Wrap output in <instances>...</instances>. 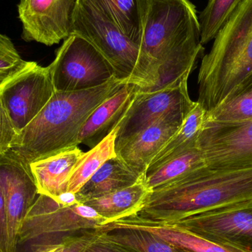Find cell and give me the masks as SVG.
I'll list each match as a JSON object with an SVG mask.
<instances>
[{"label":"cell","mask_w":252,"mask_h":252,"mask_svg":"<svg viewBox=\"0 0 252 252\" xmlns=\"http://www.w3.org/2000/svg\"><path fill=\"white\" fill-rule=\"evenodd\" d=\"M118 130V126L102 142L81 156L71 173L68 192L75 194L79 192L105 162L117 157L115 141Z\"/></svg>","instance_id":"obj_23"},{"label":"cell","mask_w":252,"mask_h":252,"mask_svg":"<svg viewBox=\"0 0 252 252\" xmlns=\"http://www.w3.org/2000/svg\"><path fill=\"white\" fill-rule=\"evenodd\" d=\"M73 33L88 40L110 63L115 78L135 86L139 47L87 0H80Z\"/></svg>","instance_id":"obj_6"},{"label":"cell","mask_w":252,"mask_h":252,"mask_svg":"<svg viewBox=\"0 0 252 252\" xmlns=\"http://www.w3.org/2000/svg\"><path fill=\"white\" fill-rule=\"evenodd\" d=\"M244 0H209L198 16L203 45L216 38L222 27Z\"/></svg>","instance_id":"obj_26"},{"label":"cell","mask_w":252,"mask_h":252,"mask_svg":"<svg viewBox=\"0 0 252 252\" xmlns=\"http://www.w3.org/2000/svg\"><path fill=\"white\" fill-rule=\"evenodd\" d=\"M252 119V73L213 111L207 112L206 121L240 122Z\"/></svg>","instance_id":"obj_24"},{"label":"cell","mask_w":252,"mask_h":252,"mask_svg":"<svg viewBox=\"0 0 252 252\" xmlns=\"http://www.w3.org/2000/svg\"><path fill=\"white\" fill-rule=\"evenodd\" d=\"M166 224L217 244L252 252V199L201 212Z\"/></svg>","instance_id":"obj_8"},{"label":"cell","mask_w":252,"mask_h":252,"mask_svg":"<svg viewBox=\"0 0 252 252\" xmlns=\"http://www.w3.org/2000/svg\"><path fill=\"white\" fill-rule=\"evenodd\" d=\"M98 231L108 239L129 247L136 252H187L149 232L139 229L126 228Z\"/></svg>","instance_id":"obj_25"},{"label":"cell","mask_w":252,"mask_h":252,"mask_svg":"<svg viewBox=\"0 0 252 252\" xmlns=\"http://www.w3.org/2000/svg\"><path fill=\"white\" fill-rule=\"evenodd\" d=\"M191 109L171 112L157 120L117 151V156L137 174L145 176L154 157L177 131Z\"/></svg>","instance_id":"obj_14"},{"label":"cell","mask_w":252,"mask_h":252,"mask_svg":"<svg viewBox=\"0 0 252 252\" xmlns=\"http://www.w3.org/2000/svg\"><path fill=\"white\" fill-rule=\"evenodd\" d=\"M252 199V167H209L151 191L135 216L157 223H171L196 213Z\"/></svg>","instance_id":"obj_3"},{"label":"cell","mask_w":252,"mask_h":252,"mask_svg":"<svg viewBox=\"0 0 252 252\" xmlns=\"http://www.w3.org/2000/svg\"><path fill=\"white\" fill-rule=\"evenodd\" d=\"M151 192L143 179L131 186L90 198L82 204L94 209L107 224L137 214Z\"/></svg>","instance_id":"obj_18"},{"label":"cell","mask_w":252,"mask_h":252,"mask_svg":"<svg viewBox=\"0 0 252 252\" xmlns=\"http://www.w3.org/2000/svg\"><path fill=\"white\" fill-rule=\"evenodd\" d=\"M189 75L165 88L142 92L136 89L134 98L118 125L115 147L116 152L144 128L164 115L181 110H189L192 101L188 93Z\"/></svg>","instance_id":"obj_10"},{"label":"cell","mask_w":252,"mask_h":252,"mask_svg":"<svg viewBox=\"0 0 252 252\" xmlns=\"http://www.w3.org/2000/svg\"><path fill=\"white\" fill-rule=\"evenodd\" d=\"M101 12L126 36L139 45L145 0H87Z\"/></svg>","instance_id":"obj_20"},{"label":"cell","mask_w":252,"mask_h":252,"mask_svg":"<svg viewBox=\"0 0 252 252\" xmlns=\"http://www.w3.org/2000/svg\"><path fill=\"white\" fill-rule=\"evenodd\" d=\"M145 176H140L117 157L110 158L90 178L76 193L78 202L82 204L90 198H96L131 186Z\"/></svg>","instance_id":"obj_19"},{"label":"cell","mask_w":252,"mask_h":252,"mask_svg":"<svg viewBox=\"0 0 252 252\" xmlns=\"http://www.w3.org/2000/svg\"><path fill=\"white\" fill-rule=\"evenodd\" d=\"M83 154L84 152L78 146L31 163L38 194L57 201L61 195L68 192L71 173Z\"/></svg>","instance_id":"obj_17"},{"label":"cell","mask_w":252,"mask_h":252,"mask_svg":"<svg viewBox=\"0 0 252 252\" xmlns=\"http://www.w3.org/2000/svg\"><path fill=\"white\" fill-rule=\"evenodd\" d=\"M203 46L190 0H145L136 88L155 91L189 76Z\"/></svg>","instance_id":"obj_1"},{"label":"cell","mask_w":252,"mask_h":252,"mask_svg":"<svg viewBox=\"0 0 252 252\" xmlns=\"http://www.w3.org/2000/svg\"><path fill=\"white\" fill-rule=\"evenodd\" d=\"M0 186L5 201L8 252H17L21 226L38 191L29 163L11 149L0 154Z\"/></svg>","instance_id":"obj_12"},{"label":"cell","mask_w":252,"mask_h":252,"mask_svg":"<svg viewBox=\"0 0 252 252\" xmlns=\"http://www.w3.org/2000/svg\"><path fill=\"white\" fill-rule=\"evenodd\" d=\"M105 224L106 220L86 204L65 205L38 194L21 226L17 252L59 245L68 238L97 230Z\"/></svg>","instance_id":"obj_5"},{"label":"cell","mask_w":252,"mask_h":252,"mask_svg":"<svg viewBox=\"0 0 252 252\" xmlns=\"http://www.w3.org/2000/svg\"><path fill=\"white\" fill-rule=\"evenodd\" d=\"M124 84L113 78L90 90L55 91L44 109L18 133L11 150L31 164L78 147L87 118Z\"/></svg>","instance_id":"obj_2"},{"label":"cell","mask_w":252,"mask_h":252,"mask_svg":"<svg viewBox=\"0 0 252 252\" xmlns=\"http://www.w3.org/2000/svg\"><path fill=\"white\" fill-rule=\"evenodd\" d=\"M17 134L0 97V154L11 149Z\"/></svg>","instance_id":"obj_28"},{"label":"cell","mask_w":252,"mask_h":252,"mask_svg":"<svg viewBox=\"0 0 252 252\" xmlns=\"http://www.w3.org/2000/svg\"><path fill=\"white\" fill-rule=\"evenodd\" d=\"M55 91L49 66L33 62L3 85L0 97L18 133L44 109Z\"/></svg>","instance_id":"obj_11"},{"label":"cell","mask_w":252,"mask_h":252,"mask_svg":"<svg viewBox=\"0 0 252 252\" xmlns=\"http://www.w3.org/2000/svg\"><path fill=\"white\" fill-rule=\"evenodd\" d=\"M205 159L195 147L176 156L161 166L147 173L145 182L151 191L182 180L207 168Z\"/></svg>","instance_id":"obj_22"},{"label":"cell","mask_w":252,"mask_h":252,"mask_svg":"<svg viewBox=\"0 0 252 252\" xmlns=\"http://www.w3.org/2000/svg\"><path fill=\"white\" fill-rule=\"evenodd\" d=\"M207 117V111L198 102L188 113L177 131L157 153L150 163L147 173L153 171L185 151L196 147V141Z\"/></svg>","instance_id":"obj_21"},{"label":"cell","mask_w":252,"mask_h":252,"mask_svg":"<svg viewBox=\"0 0 252 252\" xmlns=\"http://www.w3.org/2000/svg\"><path fill=\"white\" fill-rule=\"evenodd\" d=\"M83 252H136L132 249L108 239L97 230V236Z\"/></svg>","instance_id":"obj_29"},{"label":"cell","mask_w":252,"mask_h":252,"mask_svg":"<svg viewBox=\"0 0 252 252\" xmlns=\"http://www.w3.org/2000/svg\"><path fill=\"white\" fill-rule=\"evenodd\" d=\"M49 66L56 92H77L100 87L115 78L110 63L81 35L64 39Z\"/></svg>","instance_id":"obj_7"},{"label":"cell","mask_w":252,"mask_h":252,"mask_svg":"<svg viewBox=\"0 0 252 252\" xmlns=\"http://www.w3.org/2000/svg\"><path fill=\"white\" fill-rule=\"evenodd\" d=\"M136 229L152 234L163 241L187 252H247L217 244L210 240L170 224L154 223L130 216L100 226V231L114 229Z\"/></svg>","instance_id":"obj_16"},{"label":"cell","mask_w":252,"mask_h":252,"mask_svg":"<svg viewBox=\"0 0 252 252\" xmlns=\"http://www.w3.org/2000/svg\"><path fill=\"white\" fill-rule=\"evenodd\" d=\"M136 94V86L124 84L116 93L100 103L84 123L79 144L90 148L100 143L119 125L128 110Z\"/></svg>","instance_id":"obj_15"},{"label":"cell","mask_w":252,"mask_h":252,"mask_svg":"<svg viewBox=\"0 0 252 252\" xmlns=\"http://www.w3.org/2000/svg\"><path fill=\"white\" fill-rule=\"evenodd\" d=\"M0 252H8L5 201L0 186Z\"/></svg>","instance_id":"obj_30"},{"label":"cell","mask_w":252,"mask_h":252,"mask_svg":"<svg viewBox=\"0 0 252 252\" xmlns=\"http://www.w3.org/2000/svg\"><path fill=\"white\" fill-rule=\"evenodd\" d=\"M28 63L22 59L11 40L0 33V90Z\"/></svg>","instance_id":"obj_27"},{"label":"cell","mask_w":252,"mask_h":252,"mask_svg":"<svg viewBox=\"0 0 252 252\" xmlns=\"http://www.w3.org/2000/svg\"><path fill=\"white\" fill-rule=\"evenodd\" d=\"M213 170L252 167V119L240 122L206 121L196 141Z\"/></svg>","instance_id":"obj_9"},{"label":"cell","mask_w":252,"mask_h":252,"mask_svg":"<svg viewBox=\"0 0 252 252\" xmlns=\"http://www.w3.org/2000/svg\"><path fill=\"white\" fill-rule=\"evenodd\" d=\"M203 57L197 102L207 112L220 106L252 73V0H244Z\"/></svg>","instance_id":"obj_4"},{"label":"cell","mask_w":252,"mask_h":252,"mask_svg":"<svg viewBox=\"0 0 252 252\" xmlns=\"http://www.w3.org/2000/svg\"><path fill=\"white\" fill-rule=\"evenodd\" d=\"M80 0H20L18 10L22 38L47 46L73 33Z\"/></svg>","instance_id":"obj_13"}]
</instances>
